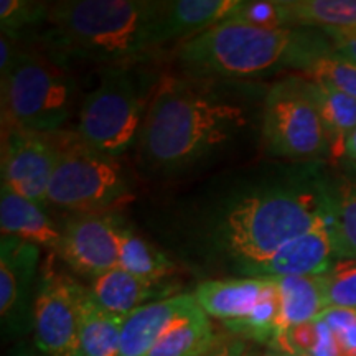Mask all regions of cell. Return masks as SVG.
Wrapping results in <instances>:
<instances>
[{
    "instance_id": "cell-37",
    "label": "cell",
    "mask_w": 356,
    "mask_h": 356,
    "mask_svg": "<svg viewBox=\"0 0 356 356\" xmlns=\"http://www.w3.org/2000/svg\"><path fill=\"white\" fill-rule=\"evenodd\" d=\"M277 356H310V355H305V353H280V351H277Z\"/></svg>"
},
{
    "instance_id": "cell-2",
    "label": "cell",
    "mask_w": 356,
    "mask_h": 356,
    "mask_svg": "<svg viewBox=\"0 0 356 356\" xmlns=\"http://www.w3.org/2000/svg\"><path fill=\"white\" fill-rule=\"evenodd\" d=\"M327 216L325 178L310 175L234 193L198 231L204 254L228 262L236 274L269 259Z\"/></svg>"
},
{
    "instance_id": "cell-27",
    "label": "cell",
    "mask_w": 356,
    "mask_h": 356,
    "mask_svg": "<svg viewBox=\"0 0 356 356\" xmlns=\"http://www.w3.org/2000/svg\"><path fill=\"white\" fill-rule=\"evenodd\" d=\"M304 73L309 79L330 84L356 99V63L338 55L330 42L312 55Z\"/></svg>"
},
{
    "instance_id": "cell-22",
    "label": "cell",
    "mask_w": 356,
    "mask_h": 356,
    "mask_svg": "<svg viewBox=\"0 0 356 356\" xmlns=\"http://www.w3.org/2000/svg\"><path fill=\"white\" fill-rule=\"evenodd\" d=\"M124 317L102 310L89 296H84L79 325L83 356H121Z\"/></svg>"
},
{
    "instance_id": "cell-26",
    "label": "cell",
    "mask_w": 356,
    "mask_h": 356,
    "mask_svg": "<svg viewBox=\"0 0 356 356\" xmlns=\"http://www.w3.org/2000/svg\"><path fill=\"white\" fill-rule=\"evenodd\" d=\"M279 310L280 302L277 284H275L274 277H267L266 289L254 309L249 312L244 318L226 322L225 327L236 335L252 338L259 343L273 346L275 338H277Z\"/></svg>"
},
{
    "instance_id": "cell-24",
    "label": "cell",
    "mask_w": 356,
    "mask_h": 356,
    "mask_svg": "<svg viewBox=\"0 0 356 356\" xmlns=\"http://www.w3.org/2000/svg\"><path fill=\"white\" fill-rule=\"evenodd\" d=\"M289 24L318 30H356V0H286Z\"/></svg>"
},
{
    "instance_id": "cell-15",
    "label": "cell",
    "mask_w": 356,
    "mask_h": 356,
    "mask_svg": "<svg viewBox=\"0 0 356 356\" xmlns=\"http://www.w3.org/2000/svg\"><path fill=\"white\" fill-rule=\"evenodd\" d=\"M91 299L109 314L127 317L134 310L150 302L177 296L175 287L167 280H145L137 277L121 267H114L109 273L99 275L88 287Z\"/></svg>"
},
{
    "instance_id": "cell-6",
    "label": "cell",
    "mask_w": 356,
    "mask_h": 356,
    "mask_svg": "<svg viewBox=\"0 0 356 356\" xmlns=\"http://www.w3.org/2000/svg\"><path fill=\"white\" fill-rule=\"evenodd\" d=\"M157 83L131 63L106 66L83 97L74 131L92 149L118 159L139 139Z\"/></svg>"
},
{
    "instance_id": "cell-8",
    "label": "cell",
    "mask_w": 356,
    "mask_h": 356,
    "mask_svg": "<svg viewBox=\"0 0 356 356\" xmlns=\"http://www.w3.org/2000/svg\"><path fill=\"white\" fill-rule=\"evenodd\" d=\"M261 137L273 157L310 160L330 155V139L309 79L286 76L270 84L261 111Z\"/></svg>"
},
{
    "instance_id": "cell-5",
    "label": "cell",
    "mask_w": 356,
    "mask_h": 356,
    "mask_svg": "<svg viewBox=\"0 0 356 356\" xmlns=\"http://www.w3.org/2000/svg\"><path fill=\"white\" fill-rule=\"evenodd\" d=\"M2 126L38 134L63 131L73 115L78 86L73 73L43 48L19 47L10 73L0 79Z\"/></svg>"
},
{
    "instance_id": "cell-11",
    "label": "cell",
    "mask_w": 356,
    "mask_h": 356,
    "mask_svg": "<svg viewBox=\"0 0 356 356\" xmlns=\"http://www.w3.org/2000/svg\"><path fill=\"white\" fill-rule=\"evenodd\" d=\"M119 215L81 213L65 221L55 254L73 273L95 280L119 264Z\"/></svg>"
},
{
    "instance_id": "cell-35",
    "label": "cell",
    "mask_w": 356,
    "mask_h": 356,
    "mask_svg": "<svg viewBox=\"0 0 356 356\" xmlns=\"http://www.w3.org/2000/svg\"><path fill=\"white\" fill-rule=\"evenodd\" d=\"M7 356H48L44 355L42 350H38L35 343H26V341H22L13 348Z\"/></svg>"
},
{
    "instance_id": "cell-36",
    "label": "cell",
    "mask_w": 356,
    "mask_h": 356,
    "mask_svg": "<svg viewBox=\"0 0 356 356\" xmlns=\"http://www.w3.org/2000/svg\"><path fill=\"white\" fill-rule=\"evenodd\" d=\"M345 157L356 163V129L350 134V137L346 139L345 144Z\"/></svg>"
},
{
    "instance_id": "cell-18",
    "label": "cell",
    "mask_w": 356,
    "mask_h": 356,
    "mask_svg": "<svg viewBox=\"0 0 356 356\" xmlns=\"http://www.w3.org/2000/svg\"><path fill=\"white\" fill-rule=\"evenodd\" d=\"M266 284L267 277L211 279L198 284L193 296L208 317L226 323L246 317L259 302Z\"/></svg>"
},
{
    "instance_id": "cell-17",
    "label": "cell",
    "mask_w": 356,
    "mask_h": 356,
    "mask_svg": "<svg viewBox=\"0 0 356 356\" xmlns=\"http://www.w3.org/2000/svg\"><path fill=\"white\" fill-rule=\"evenodd\" d=\"M0 231L38 248L56 252L61 244V228L47 215L42 204L0 186Z\"/></svg>"
},
{
    "instance_id": "cell-10",
    "label": "cell",
    "mask_w": 356,
    "mask_h": 356,
    "mask_svg": "<svg viewBox=\"0 0 356 356\" xmlns=\"http://www.w3.org/2000/svg\"><path fill=\"white\" fill-rule=\"evenodd\" d=\"M40 251L42 248L12 236L0 239V318L6 337L32 330Z\"/></svg>"
},
{
    "instance_id": "cell-13",
    "label": "cell",
    "mask_w": 356,
    "mask_h": 356,
    "mask_svg": "<svg viewBox=\"0 0 356 356\" xmlns=\"http://www.w3.org/2000/svg\"><path fill=\"white\" fill-rule=\"evenodd\" d=\"M327 216L315 228L292 239L269 259L249 270L246 277H318L335 264Z\"/></svg>"
},
{
    "instance_id": "cell-9",
    "label": "cell",
    "mask_w": 356,
    "mask_h": 356,
    "mask_svg": "<svg viewBox=\"0 0 356 356\" xmlns=\"http://www.w3.org/2000/svg\"><path fill=\"white\" fill-rule=\"evenodd\" d=\"M50 252L40 267L33 300V343L48 356H83L79 345L81 305L88 287L60 266Z\"/></svg>"
},
{
    "instance_id": "cell-14",
    "label": "cell",
    "mask_w": 356,
    "mask_h": 356,
    "mask_svg": "<svg viewBox=\"0 0 356 356\" xmlns=\"http://www.w3.org/2000/svg\"><path fill=\"white\" fill-rule=\"evenodd\" d=\"M200 309L193 293L150 302L124 317L121 356H145L178 322Z\"/></svg>"
},
{
    "instance_id": "cell-1",
    "label": "cell",
    "mask_w": 356,
    "mask_h": 356,
    "mask_svg": "<svg viewBox=\"0 0 356 356\" xmlns=\"http://www.w3.org/2000/svg\"><path fill=\"white\" fill-rule=\"evenodd\" d=\"M264 97L243 81L160 78L139 136L145 165L180 172L226 149L251 126Z\"/></svg>"
},
{
    "instance_id": "cell-16",
    "label": "cell",
    "mask_w": 356,
    "mask_h": 356,
    "mask_svg": "<svg viewBox=\"0 0 356 356\" xmlns=\"http://www.w3.org/2000/svg\"><path fill=\"white\" fill-rule=\"evenodd\" d=\"M239 0H173L163 2L159 24L162 44L197 37L211 26L231 19Z\"/></svg>"
},
{
    "instance_id": "cell-3",
    "label": "cell",
    "mask_w": 356,
    "mask_h": 356,
    "mask_svg": "<svg viewBox=\"0 0 356 356\" xmlns=\"http://www.w3.org/2000/svg\"><path fill=\"white\" fill-rule=\"evenodd\" d=\"M163 2L65 0L50 3L43 50L71 70V61L131 63L160 47Z\"/></svg>"
},
{
    "instance_id": "cell-29",
    "label": "cell",
    "mask_w": 356,
    "mask_h": 356,
    "mask_svg": "<svg viewBox=\"0 0 356 356\" xmlns=\"http://www.w3.org/2000/svg\"><path fill=\"white\" fill-rule=\"evenodd\" d=\"M325 307L356 310V259L335 261L327 274L318 275Z\"/></svg>"
},
{
    "instance_id": "cell-33",
    "label": "cell",
    "mask_w": 356,
    "mask_h": 356,
    "mask_svg": "<svg viewBox=\"0 0 356 356\" xmlns=\"http://www.w3.org/2000/svg\"><path fill=\"white\" fill-rule=\"evenodd\" d=\"M318 325V340L310 356H341V348L338 343L335 333L330 330L327 323L317 320Z\"/></svg>"
},
{
    "instance_id": "cell-23",
    "label": "cell",
    "mask_w": 356,
    "mask_h": 356,
    "mask_svg": "<svg viewBox=\"0 0 356 356\" xmlns=\"http://www.w3.org/2000/svg\"><path fill=\"white\" fill-rule=\"evenodd\" d=\"M118 267L127 270L137 277L145 280H167L175 273V264L139 234L129 228L127 222L119 218V264Z\"/></svg>"
},
{
    "instance_id": "cell-7",
    "label": "cell",
    "mask_w": 356,
    "mask_h": 356,
    "mask_svg": "<svg viewBox=\"0 0 356 356\" xmlns=\"http://www.w3.org/2000/svg\"><path fill=\"white\" fill-rule=\"evenodd\" d=\"M56 149V163L47 203L61 210L106 213L126 200L129 181L118 159L88 145L76 131L48 134Z\"/></svg>"
},
{
    "instance_id": "cell-30",
    "label": "cell",
    "mask_w": 356,
    "mask_h": 356,
    "mask_svg": "<svg viewBox=\"0 0 356 356\" xmlns=\"http://www.w3.org/2000/svg\"><path fill=\"white\" fill-rule=\"evenodd\" d=\"M229 20L259 29H292L289 24L286 0H239Z\"/></svg>"
},
{
    "instance_id": "cell-12",
    "label": "cell",
    "mask_w": 356,
    "mask_h": 356,
    "mask_svg": "<svg viewBox=\"0 0 356 356\" xmlns=\"http://www.w3.org/2000/svg\"><path fill=\"white\" fill-rule=\"evenodd\" d=\"M55 163L48 134L2 127V184L15 193L44 207Z\"/></svg>"
},
{
    "instance_id": "cell-4",
    "label": "cell",
    "mask_w": 356,
    "mask_h": 356,
    "mask_svg": "<svg viewBox=\"0 0 356 356\" xmlns=\"http://www.w3.org/2000/svg\"><path fill=\"white\" fill-rule=\"evenodd\" d=\"M327 43L322 30H273L226 20L180 43L175 60L184 76L246 83L284 68L304 71Z\"/></svg>"
},
{
    "instance_id": "cell-21",
    "label": "cell",
    "mask_w": 356,
    "mask_h": 356,
    "mask_svg": "<svg viewBox=\"0 0 356 356\" xmlns=\"http://www.w3.org/2000/svg\"><path fill=\"white\" fill-rule=\"evenodd\" d=\"M309 88L328 132L330 155L333 159L343 157L346 139L356 129V99L330 84L314 79H309Z\"/></svg>"
},
{
    "instance_id": "cell-25",
    "label": "cell",
    "mask_w": 356,
    "mask_h": 356,
    "mask_svg": "<svg viewBox=\"0 0 356 356\" xmlns=\"http://www.w3.org/2000/svg\"><path fill=\"white\" fill-rule=\"evenodd\" d=\"M215 343L210 317L197 309L178 322L145 356H203Z\"/></svg>"
},
{
    "instance_id": "cell-32",
    "label": "cell",
    "mask_w": 356,
    "mask_h": 356,
    "mask_svg": "<svg viewBox=\"0 0 356 356\" xmlns=\"http://www.w3.org/2000/svg\"><path fill=\"white\" fill-rule=\"evenodd\" d=\"M330 40L333 50L356 63V30H322Z\"/></svg>"
},
{
    "instance_id": "cell-20",
    "label": "cell",
    "mask_w": 356,
    "mask_h": 356,
    "mask_svg": "<svg viewBox=\"0 0 356 356\" xmlns=\"http://www.w3.org/2000/svg\"><path fill=\"white\" fill-rule=\"evenodd\" d=\"M279 289L277 338L273 348L297 325L315 322L327 309L318 277H274Z\"/></svg>"
},
{
    "instance_id": "cell-31",
    "label": "cell",
    "mask_w": 356,
    "mask_h": 356,
    "mask_svg": "<svg viewBox=\"0 0 356 356\" xmlns=\"http://www.w3.org/2000/svg\"><path fill=\"white\" fill-rule=\"evenodd\" d=\"M317 320H322L335 333L341 356H356V310L328 307Z\"/></svg>"
},
{
    "instance_id": "cell-19",
    "label": "cell",
    "mask_w": 356,
    "mask_h": 356,
    "mask_svg": "<svg viewBox=\"0 0 356 356\" xmlns=\"http://www.w3.org/2000/svg\"><path fill=\"white\" fill-rule=\"evenodd\" d=\"M327 226L337 261L356 259V175L325 180Z\"/></svg>"
},
{
    "instance_id": "cell-34",
    "label": "cell",
    "mask_w": 356,
    "mask_h": 356,
    "mask_svg": "<svg viewBox=\"0 0 356 356\" xmlns=\"http://www.w3.org/2000/svg\"><path fill=\"white\" fill-rule=\"evenodd\" d=\"M203 356H251L243 340H225L215 343Z\"/></svg>"
},
{
    "instance_id": "cell-28",
    "label": "cell",
    "mask_w": 356,
    "mask_h": 356,
    "mask_svg": "<svg viewBox=\"0 0 356 356\" xmlns=\"http://www.w3.org/2000/svg\"><path fill=\"white\" fill-rule=\"evenodd\" d=\"M50 3L33 0H2L0 2V29L17 42L24 33H30L47 24Z\"/></svg>"
}]
</instances>
